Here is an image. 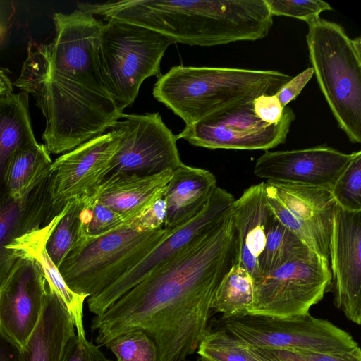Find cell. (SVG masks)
Here are the masks:
<instances>
[{
	"label": "cell",
	"instance_id": "cell-1",
	"mask_svg": "<svg viewBox=\"0 0 361 361\" xmlns=\"http://www.w3.org/2000/svg\"><path fill=\"white\" fill-rule=\"evenodd\" d=\"M231 208L212 228L155 270L91 321L95 343L105 345L140 330L154 341L158 361H183L209 329L212 302L235 262Z\"/></svg>",
	"mask_w": 361,
	"mask_h": 361
},
{
	"label": "cell",
	"instance_id": "cell-2",
	"mask_svg": "<svg viewBox=\"0 0 361 361\" xmlns=\"http://www.w3.org/2000/svg\"><path fill=\"white\" fill-rule=\"evenodd\" d=\"M49 43H30L13 85L32 94L45 118L42 135L49 154L66 153L105 133L121 118L99 60L104 23L77 8L53 15Z\"/></svg>",
	"mask_w": 361,
	"mask_h": 361
},
{
	"label": "cell",
	"instance_id": "cell-3",
	"mask_svg": "<svg viewBox=\"0 0 361 361\" xmlns=\"http://www.w3.org/2000/svg\"><path fill=\"white\" fill-rule=\"evenodd\" d=\"M104 20L159 32L174 44L211 47L255 41L269 35L273 16L264 0H119L78 3Z\"/></svg>",
	"mask_w": 361,
	"mask_h": 361
},
{
	"label": "cell",
	"instance_id": "cell-4",
	"mask_svg": "<svg viewBox=\"0 0 361 361\" xmlns=\"http://www.w3.org/2000/svg\"><path fill=\"white\" fill-rule=\"evenodd\" d=\"M292 77L277 71L176 66L157 78L153 96L190 126L274 94Z\"/></svg>",
	"mask_w": 361,
	"mask_h": 361
},
{
	"label": "cell",
	"instance_id": "cell-5",
	"mask_svg": "<svg viewBox=\"0 0 361 361\" xmlns=\"http://www.w3.org/2000/svg\"><path fill=\"white\" fill-rule=\"evenodd\" d=\"M306 42L319 87L339 127L361 142V38L322 19L308 24Z\"/></svg>",
	"mask_w": 361,
	"mask_h": 361
},
{
	"label": "cell",
	"instance_id": "cell-6",
	"mask_svg": "<svg viewBox=\"0 0 361 361\" xmlns=\"http://www.w3.org/2000/svg\"><path fill=\"white\" fill-rule=\"evenodd\" d=\"M168 232L146 229L133 219L102 235L78 238L59 272L72 291L94 296L137 264Z\"/></svg>",
	"mask_w": 361,
	"mask_h": 361
},
{
	"label": "cell",
	"instance_id": "cell-7",
	"mask_svg": "<svg viewBox=\"0 0 361 361\" xmlns=\"http://www.w3.org/2000/svg\"><path fill=\"white\" fill-rule=\"evenodd\" d=\"M106 21L98 48L101 72L107 90L123 111L135 102L145 79L161 75V59L174 43L145 27L113 19Z\"/></svg>",
	"mask_w": 361,
	"mask_h": 361
},
{
	"label": "cell",
	"instance_id": "cell-8",
	"mask_svg": "<svg viewBox=\"0 0 361 361\" xmlns=\"http://www.w3.org/2000/svg\"><path fill=\"white\" fill-rule=\"evenodd\" d=\"M209 327L222 329L256 348L341 354L360 348L353 336L329 321L310 313L292 317L257 314L221 316Z\"/></svg>",
	"mask_w": 361,
	"mask_h": 361
},
{
	"label": "cell",
	"instance_id": "cell-9",
	"mask_svg": "<svg viewBox=\"0 0 361 361\" xmlns=\"http://www.w3.org/2000/svg\"><path fill=\"white\" fill-rule=\"evenodd\" d=\"M329 262L312 251L253 280L248 314L292 317L309 313L331 286Z\"/></svg>",
	"mask_w": 361,
	"mask_h": 361
},
{
	"label": "cell",
	"instance_id": "cell-10",
	"mask_svg": "<svg viewBox=\"0 0 361 361\" xmlns=\"http://www.w3.org/2000/svg\"><path fill=\"white\" fill-rule=\"evenodd\" d=\"M118 130L97 136L53 161L48 176L49 212L46 224L75 199L92 196L110 173L120 145Z\"/></svg>",
	"mask_w": 361,
	"mask_h": 361
},
{
	"label": "cell",
	"instance_id": "cell-11",
	"mask_svg": "<svg viewBox=\"0 0 361 361\" xmlns=\"http://www.w3.org/2000/svg\"><path fill=\"white\" fill-rule=\"evenodd\" d=\"M295 119L293 109L286 106L279 123H266L255 114L251 102L185 126L177 137L211 149L268 151L286 142Z\"/></svg>",
	"mask_w": 361,
	"mask_h": 361
},
{
	"label": "cell",
	"instance_id": "cell-12",
	"mask_svg": "<svg viewBox=\"0 0 361 361\" xmlns=\"http://www.w3.org/2000/svg\"><path fill=\"white\" fill-rule=\"evenodd\" d=\"M235 199L216 187L203 209L192 219L173 230L133 268L104 288L87 298L89 311L97 315L155 270L175 257L194 240L216 226L230 211Z\"/></svg>",
	"mask_w": 361,
	"mask_h": 361
},
{
	"label": "cell",
	"instance_id": "cell-13",
	"mask_svg": "<svg viewBox=\"0 0 361 361\" xmlns=\"http://www.w3.org/2000/svg\"><path fill=\"white\" fill-rule=\"evenodd\" d=\"M271 213L313 252L329 262V247L336 202L330 190L266 180Z\"/></svg>",
	"mask_w": 361,
	"mask_h": 361
},
{
	"label": "cell",
	"instance_id": "cell-14",
	"mask_svg": "<svg viewBox=\"0 0 361 361\" xmlns=\"http://www.w3.org/2000/svg\"><path fill=\"white\" fill-rule=\"evenodd\" d=\"M121 118L111 127L119 131L121 140L110 173L152 175L173 171L183 164L177 135L165 125L159 113L123 114Z\"/></svg>",
	"mask_w": 361,
	"mask_h": 361
},
{
	"label": "cell",
	"instance_id": "cell-15",
	"mask_svg": "<svg viewBox=\"0 0 361 361\" xmlns=\"http://www.w3.org/2000/svg\"><path fill=\"white\" fill-rule=\"evenodd\" d=\"M334 303L361 324V212L336 204L329 247Z\"/></svg>",
	"mask_w": 361,
	"mask_h": 361
},
{
	"label": "cell",
	"instance_id": "cell-16",
	"mask_svg": "<svg viewBox=\"0 0 361 361\" xmlns=\"http://www.w3.org/2000/svg\"><path fill=\"white\" fill-rule=\"evenodd\" d=\"M47 280L39 264L19 257L0 283V330L22 348L43 311Z\"/></svg>",
	"mask_w": 361,
	"mask_h": 361
},
{
	"label": "cell",
	"instance_id": "cell-17",
	"mask_svg": "<svg viewBox=\"0 0 361 361\" xmlns=\"http://www.w3.org/2000/svg\"><path fill=\"white\" fill-rule=\"evenodd\" d=\"M354 154L343 153L326 145L266 151L257 159L254 174L268 181L331 190Z\"/></svg>",
	"mask_w": 361,
	"mask_h": 361
},
{
	"label": "cell",
	"instance_id": "cell-18",
	"mask_svg": "<svg viewBox=\"0 0 361 361\" xmlns=\"http://www.w3.org/2000/svg\"><path fill=\"white\" fill-rule=\"evenodd\" d=\"M231 212L235 230L234 263L244 268L254 280L258 276V262L273 219L264 182L245 189L234 200Z\"/></svg>",
	"mask_w": 361,
	"mask_h": 361
},
{
	"label": "cell",
	"instance_id": "cell-19",
	"mask_svg": "<svg viewBox=\"0 0 361 361\" xmlns=\"http://www.w3.org/2000/svg\"><path fill=\"white\" fill-rule=\"evenodd\" d=\"M173 171L152 175L109 174L92 195L129 222L163 196Z\"/></svg>",
	"mask_w": 361,
	"mask_h": 361
},
{
	"label": "cell",
	"instance_id": "cell-20",
	"mask_svg": "<svg viewBox=\"0 0 361 361\" xmlns=\"http://www.w3.org/2000/svg\"><path fill=\"white\" fill-rule=\"evenodd\" d=\"M62 211L44 225L34 228L16 238L8 247L13 255L36 262L52 289L68 312L78 337L86 338L83 324V306L88 298L72 291L65 283L59 268L49 256L46 244L51 231L61 218Z\"/></svg>",
	"mask_w": 361,
	"mask_h": 361
},
{
	"label": "cell",
	"instance_id": "cell-21",
	"mask_svg": "<svg viewBox=\"0 0 361 361\" xmlns=\"http://www.w3.org/2000/svg\"><path fill=\"white\" fill-rule=\"evenodd\" d=\"M48 212V176L26 202L13 200L5 191L0 195V283L18 259L8 247L18 237L45 224Z\"/></svg>",
	"mask_w": 361,
	"mask_h": 361
},
{
	"label": "cell",
	"instance_id": "cell-22",
	"mask_svg": "<svg viewBox=\"0 0 361 361\" xmlns=\"http://www.w3.org/2000/svg\"><path fill=\"white\" fill-rule=\"evenodd\" d=\"M216 187V178L208 170L184 164L173 170L164 194V228L173 230L195 216Z\"/></svg>",
	"mask_w": 361,
	"mask_h": 361
},
{
	"label": "cell",
	"instance_id": "cell-23",
	"mask_svg": "<svg viewBox=\"0 0 361 361\" xmlns=\"http://www.w3.org/2000/svg\"><path fill=\"white\" fill-rule=\"evenodd\" d=\"M75 334L68 312L47 283L43 311L21 348V361H62L67 343Z\"/></svg>",
	"mask_w": 361,
	"mask_h": 361
},
{
	"label": "cell",
	"instance_id": "cell-24",
	"mask_svg": "<svg viewBox=\"0 0 361 361\" xmlns=\"http://www.w3.org/2000/svg\"><path fill=\"white\" fill-rule=\"evenodd\" d=\"M52 163L44 144L16 151L8 160L3 172L4 191L13 200L26 202L49 175Z\"/></svg>",
	"mask_w": 361,
	"mask_h": 361
},
{
	"label": "cell",
	"instance_id": "cell-25",
	"mask_svg": "<svg viewBox=\"0 0 361 361\" xmlns=\"http://www.w3.org/2000/svg\"><path fill=\"white\" fill-rule=\"evenodd\" d=\"M38 144L31 125L29 94L20 91L0 96V185L12 154Z\"/></svg>",
	"mask_w": 361,
	"mask_h": 361
},
{
	"label": "cell",
	"instance_id": "cell-26",
	"mask_svg": "<svg viewBox=\"0 0 361 361\" xmlns=\"http://www.w3.org/2000/svg\"><path fill=\"white\" fill-rule=\"evenodd\" d=\"M252 299V277L244 268L234 263L215 291L212 310L221 313L223 317L247 314Z\"/></svg>",
	"mask_w": 361,
	"mask_h": 361
},
{
	"label": "cell",
	"instance_id": "cell-27",
	"mask_svg": "<svg viewBox=\"0 0 361 361\" xmlns=\"http://www.w3.org/2000/svg\"><path fill=\"white\" fill-rule=\"evenodd\" d=\"M310 251L312 250L293 232L281 224L273 215L264 247L258 262L257 277Z\"/></svg>",
	"mask_w": 361,
	"mask_h": 361
},
{
	"label": "cell",
	"instance_id": "cell-28",
	"mask_svg": "<svg viewBox=\"0 0 361 361\" xmlns=\"http://www.w3.org/2000/svg\"><path fill=\"white\" fill-rule=\"evenodd\" d=\"M197 350L203 361H262L238 338L224 330L209 327Z\"/></svg>",
	"mask_w": 361,
	"mask_h": 361
},
{
	"label": "cell",
	"instance_id": "cell-29",
	"mask_svg": "<svg viewBox=\"0 0 361 361\" xmlns=\"http://www.w3.org/2000/svg\"><path fill=\"white\" fill-rule=\"evenodd\" d=\"M82 204L83 198L69 202L47 240V252L58 268L79 236Z\"/></svg>",
	"mask_w": 361,
	"mask_h": 361
},
{
	"label": "cell",
	"instance_id": "cell-30",
	"mask_svg": "<svg viewBox=\"0 0 361 361\" xmlns=\"http://www.w3.org/2000/svg\"><path fill=\"white\" fill-rule=\"evenodd\" d=\"M127 222L118 214L90 196L83 198L78 238H93L114 231ZM77 239V240H78Z\"/></svg>",
	"mask_w": 361,
	"mask_h": 361
},
{
	"label": "cell",
	"instance_id": "cell-31",
	"mask_svg": "<svg viewBox=\"0 0 361 361\" xmlns=\"http://www.w3.org/2000/svg\"><path fill=\"white\" fill-rule=\"evenodd\" d=\"M336 204L350 212H361V151L354 156L330 190Z\"/></svg>",
	"mask_w": 361,
	"mask_h": 361
},
{
	"label": "cell",
	"instance_id": "cell-32",
	"mask_svg": "<svg viewBox=\"0 0 361 361\" xmlns=\"http://www.w3.org/2000/svg\"><path fill=\"white\" fill-rule=\"evenodd\" d=\"M104 346L114 354L116 361H158L154 341L140 330L122 334Z\"/></svg>",
	"mask_w": 361,
	"mask_h": 361
},
{
	"label": "cell",
	"instance_id": "cell-33",
	"mask_svg": "<svg viewBox=\"0 0 361 361\" xmlns=\"http://www.w3.org/2000/svg\"><path fill=\"white\" fill-rule=\"evenodd\" d=\"M271 15L295 18L310 24L318 19L322 12L332 10L322 0H264Z\"/></svg>",
	"mask_w": 361,
	"mask_h": 361
},
{
	"label": "cell",
	"instance_id": "cell-34",
	"mask_svg": "<svg viewBox=\"0 0 361 361\" xmlns=\"http://www.w3.org/2000/svg\"><path fill=\"white\" fill-rule=\"evenodd\" d=\"M262 361H361L360 348L341 354L251 347Z\"/></svg>",
	"mask_w": 361,
	"mask_h": 361
},
{
	"label": "cell",
	"instance_id": "cell-35",
	"mask_svg": "<svg viewBox=\"0 0 361 361\" xmlns=\"http://www.w3.org/2000/svg\"><path fill=\"white\" fill-rule=\"evenodd\" d=\"M62 361H113L109 360L97 345L75 334L67 343Z\"/></svg>",
	"mask_w": 361,
	"mask_h": 361
},
{
	"label": "cell",
	"instance_id": "cell-36",
	"mask_svg": "<svg viewBox=\"0 0 361 361\" xmlns=\"http://www.w3.org/2000/svg\"><path fill=\"white\" fill-rule=\"evenodd\" d=\"M255 114L268 124L279 123L283 116L284 107L281 104L276 94H262L252 101Z\"/></svg>",
	"mask_w": 361,
	"mask_h": 361
},
{
	"label": "cell",
	"instance_id": "cell-37",
	"mask_svg": "<svg viewBox=\"0 0 361 361\" xmlns=\"http://www.w3.org/2000/svg\"><path fill=\"white\" fill-rule=\"evenodd\" d=\"M314 75V70L307 68L295 77L292 78L286 84H284L276 93L281 104L283 107L294 100L301 92L307 83L311 80Z\"/></svg>",
	"mask_w": 361,
	"mask_h": 361
},
{
	"label": "cell",
	"instance_id": "cell-38",
	"mask_svg": "<svg viewBox=\"0 0 361 361\" xmlns=\"http://www.w3.org/2000/svg\"><path fill=\"white\" fill-rule=\"evenodd\" d=\"M165 216L166 205L163 195L134 219L146 229H159L164 228Z\"/></svg>",
	"mask_w": 361,
	"mask_h": 361
},
{
	"label": "cell",
	"instance_id": "cell-39",
	"mask_svg": "<svg viewBox=\"0 0 361 361\" xmlns=\"http://www.w3.org/2000/svg\"><path fill=\"white\" fill-rule=\"evenodd\" d=\"M0 361H21V348L1 330Z\"/></svg>",
	"mask_w": 361,
	"mask_h": 361
},
{
	"label": "cell",
	"instance_id": "cell-40",
	"mask_svg": "<svg viewBox=\"0 0 361 361\" xmlns=\"http://www.w3.org/2000/svg\"><path fill=\"white\" fill-rule=\"evenodd\" d=\"M15 13L12 1H0V43L4 39Z\"/></svg>",
	"mask_w": 361,
	"mask_h": 361
},
{
	"label": "cell",
	"instance_id": "cell-41",
	"mask_svg": "<svg viewBox=\"0 0 361 361\" xmlns=\"http://www.w3.org/2000/svg\"><path fill=\"white\" fill-rule=\"evenodd\" d=\"M13 93V84L10 78L0 70V96Z\"/></svg>",
	"mask_w": 361,
	"mask_h": 361
},
{
	"label": "cell",
	"instance_id": "cell-42",
	"mask_svg": "<svg viewBox=\"0 0 361 361\" xmlns=\"http://www.w3.org/2000/svg\"><path fill=\"white\" fill-rule=\"evenodd\" d=\"M183 361H190V360H185ZM195 361H203L200 357H198Z\"/></svg>",
	"mask_w": 361,
	"mask_h": 361
}]
</instances>
